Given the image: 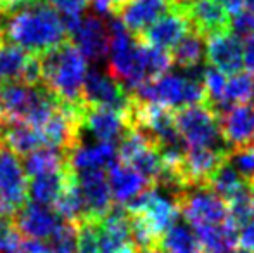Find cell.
I'll return each mask as SVG.
<instances>
[{
    "label": "cell",
    "instance_id": "obj_2",
    "mask_svg": "<svg viewBox=\"0 0 254 253\" xmlns=\"http://www.w3.org/2000/svg\"><path fill=\"white\" fill-rule=\"evenodd\" d=\"M42 85L64 104L83 101V84L88 73V59L73 42H64L40 54Z\"/></svg>",
    "mask_w": 254,
    "mask_h": 253
},
{
    "label": "cell",
    "instance_id": "obj_42",
    "mask_svg": "<svg viewBox=\"0 0 254 253\" xmlns=\"http://www.w3.org/2000/svg\"><path fill=\"white\" fill-rule=\"evenodd\" d=\"M0 215H12V213H10V210L7 208L5 201H3V198H2V194H0Z\"/></svg>",
    "mask_w": 254,
    "mask_h": 253
},
{
    "label": "cell",
    "instance_id": "obj_36",
    "mask_svg": "<svg viewBox=\"0 0 254 253\" xmlns=\"http://www.w3.org/2000/svg\"><path fill=\"white\" fill-rule=\"evenodd\" d=\"M52 9H57L63 16H81L90 5V0H44Z\"/></svg>",
    "mask_w": 254,
    "mask_h": 253
},
{
    "label": "cell",
    "instance_id": "obj_8",
    "mask_svg": "<svg viewBox=\"0 0 254 253\" xmlns=\"http://www.w3.org/2000/svg\"><path fill=\"white\" fill-rule=\"evenodd\" d=\"M0 82H21L26 85H42L40 56L3 40L0 44Z\"/></svg>",
    "mask_w": 254,
    "mask_h": 253
},
{
    "label": "cell",
    "instance_id": "obj_21",
    "mask_svg": "<svg viewBox=\"0 0 254 253\" xmlns=\"http://www.w3.org/2000/svg\"><path fill=\"white\" fill-rule=\"evenodd\" d=\"M107 182H109L113 198L121 206L128 205L131 199H135L147 187L152 186L142 173H138L133 167H130L128 163H123L121 160L120 162H114L109 167Z\"/></svg>",
    "mask_w": 254,
    "mask_h": 253
},
{
    "label": "cell",
    "instance_id": "obj_35",
    "mask_svg": "<svg viewBox=\"0 0 254 253\" xmlns=\"http://www.w3.org/2000/svg\"><path fill=\"white\" fill-rule=\"evenodd\" d=\"M230 30L234 31L235 37L246 38V40L254 37V14L241 9L230 19Z\"/></svg>",
    "mask_w": 254,
    "mask_h": 253
},
{
    "label": "cell",
    "instance_id": "obj_41",
    "mask_svg": "<svg viewBox=\"0 0 254 253\" xmlns=\"http://www.w3.org/2000/svg\"><path fill=\"white\" fill-rule=\"evenodd\" d=\"M221 7H223L227 12H232V14H237L239 10L244 7V2L246 0H216Z\"/></svg>",
    "mask_w": 254,
    "mask_h": 253
},
{
    "label": "cell",
    "instance_id": "obj_12",
    "mask_svg": "<svg viewBox=\"0 0 254 253\" xmlns=\"http://www.w3.org/2000/svg\"><path fill=\"white\" fill-rule=\"evenodd\" d=\"M81 128L87 130L95 141L116 144V141H121V137L128 132L130 125L125 113L102 106H90L85 102Z\"/></svg>",
    "mask_w": 254,
    "mask_h": 253
},
{
    "label": "cell",
    "instance_id": "obj_15",
    "mask_svg": "<svg viewBox=\"0 0 254 253\" xmlns=\"http://www.w3.org/2000/svg\"><path fill=\"white\" fill-rule=\"evenodd\" d=\"M206 61L223 75L241 73L244 66V47L239 37L230 31L206 38Z\"/></svg>",
    "mask_w": 254,
    "mask_h": 253
},
{
    "label": "cell",
    "instance_id": "obj_30",
    "mask_svg": "<svg viewBox=\"0 0 254 253\" xmlns=\"http://www.w3.org/2000/svg\"><path fill=\"white\" fill-rule=\"evenodd\" d=\"M254 92V80L249 73H235L227 80L223 94V104L218 115H223L230 108L239 104H248Z\"/></svg>",
    "mask_w": 254,
    "mask_h": 253
},
{
    "label": "cell",
    "instance_id": "obj_22",
    "mask_svg": "<svg viewBox=\"0 0 254 253\" xmlns=\"http://www.w3.org/2000/svg\"><path fill=\"white\" fill-rule=\"evenodd\" d=\"M0 144L17 156H26L28 153L45 146L40 128L28 123H5L0 122Z\"/></svg>",
    "mask_w": 254,
    "mask_h": 253
},
{
    "label": "cell",
    "instance_id": "obj_19",
    "mask_svg": "<svg viewBox=\"0 0 254 253\" xmlns=\"http://www.w3.org/2000/svg\"><path fill=\"white\" fill-rule=\"evenodd\" d=\"M223 141L230 149L251 144L254 139V106L239 104L220 115Z\"/></svg>",
    "mask_w": 254,
    "mask_h": 253
},
{
    "label": "cell",
    "instance_id": "obj_32",
    "mask_svg": "<svg viewBox=\"0 0 254 253\" xmlns=\"http://www.w3.org/2000/svg\"><path fill=\"white\" fill-rule=\"evenodd\" d=\"M23 234L19 233L12 215H0V253H21Z\"/></svg>",
    "mask_w": 254,
    "mask_h": 253
},
{
    "label": "cell",
    "instance_id": "obj_20",
    "mask_svg": "<svg viewBox=\"0 0 254 253\" xmlns=\"http://www.w3.org/2000/svg\"><path fill=\"white\" fill-rule=\"evenodd\" d=\"M118 158V149L114 142H94L85 144L78 142L73 149L67 151V165L76 173L88 172V170H102L104 167L109 169Z\"/></svg>",
    "mask_w": 254,
    "mask_h": 253
},
{
    "label": "cell",
    "instance_id": "obj_44",
    "mask_svg": "<svg viewBox=\"0 0 254 253\" xmlns=\"http://www.w3.org/2000/svg\"><path fill=\"white\" fill-rule=\"evenodd\" d=\"M220 253H254V252H249V250H246V248H232V250L220 252Z\"/></svg>",
    "mask_w": 254,
    "mask_h": 253
},
{
    "label": "cell",
    "instance_id": "obj_26",
    "mask_svg": "<svg viewBox=\"0 0 254 253\" xmlns=\"http://www.w3.org/2000/svg\"><path fill=\"white\" fill-rule=\"evenodd\" d=\"M67 169L59 170V172H51L44 173V175L31 177L30 182H28V196L31 198L33 203L38 205H47L54 208V203L57 201L59 194L63 192L64 182H66Z\"/></svg>",
    "mask_w": 254,
    "mask_h": 253
},
{
    "label": "cell",
    "instance_id": "obj_29",
    "mask_svg": "<svg viewBox=\"0 0 254 253\" xmlns=\"http://www.w3.org/2000/svg\"><path fill=\"white\" fill-rule=\"evenodd\" d=\"M246 182H248V180L242 179L241 173H239L227 160V162L211 175L209 182H207V187L228 203L242 187H244Z\"/></svg>",
    "mask_w": 254,
    "mask_h": 253
},
{
    "label": "cell",
    "instance_id": "obj_11",
    "mask_svg": "<svg viewBox=\"0 0 254 253\" xmlns=\"http://www.w3.org/2000/svg\"><path fill=\"white\" fill-rule=\"evenodd\" d=\"M71 37H73V44L90 61H101L109 52V23L95 12L81 16L80 23L71 31Z\"/></svg>",
    "mask_w": 254,
    "mask_h": 253
},
{
    "label": "cell",
    "instance_id": "obj_46",
    "mask_svg": "<svg viewBox=\"0 0 254 253\" xmlns=\"http://www.w3.org/2000/svg\"><path fill=\"white\" fill-rule=\"evenodd\" d=\"M168 2L171 3V7H178V5H184V3H187L189 0H168Z\"/></svg>",
    "mask_w": 254,
    "mask_h": 253
},
{
    "label": "cell",
    "instance_id": "obj_7",
    "mask_svg": "<svg viewBox=\"0 0 254 253\" xmlns=\"http://www.w3.org/2000/svg\"><path fill=\"white\" fill-rule=\"evenodd\" d=\"M81 97L90 106H102L121 113H127L131 104L130 92L107 71V68L88 70Z\"/></svg>",
    "mask_w": 254,
    "mask_h": 253
},
{
    "label": "cell",
    "instance_id": "obj_23",
    "mask_svg": "<svg viewBox=\"0 0 254 253\" xmlns=\"http://www.w3.org/2000/svg\"><path fill=\"white\" fill-rule=\"evenodd\" d=\"M195 236L202 247V252L207 253H220L235 248L239 243L237 227L234 226L230 219L227 222L213 224V226H199L194 227Z\"/></svg>",
    "mask_w": 254,
    "mask_h": 253
},
{
    "label": "cell",
    "instance_id": "obj_38",
    "mask_svg": "<svg viewBox=\"0 0 254 253\" xmlns=\"http://www.w3.org/2000/svg\"><path fill=\"white\" fill-rule=\"evenodd\" d=\"M239 243L242 248L249 252H254V220L248 222L246 226L241 227V233H239Z\"/></svg>",
    "mask_w": 254,
    "mask_h": 253
},
{
    "label": "cell",
    "instance_id": "obj_3",
    "mask_svg": "<svg viewBox=\"0 0 254 253\" xmlns=\"http://www.w3.org/2000/svg\"><path fill=\"white\" fill-rule=\"evenodd\" d=\"M59 102L44 85L10 82L0 88V118L5 123L19 122L40 128L52 116Z\"/></svg>",
    "mask_w": 254,
    "mask_h": 253
},
{
    "label": "cell",
    "instance_id": "obj_39",
    "mask_svg": "<svg viewBox=\"0 0 254 253\" xmlns=\"http://www.w3.org/2000/svg\"><path fill=\"white\" fill-rule=\"evenodd\" d=\"M33 2H37V0H0V16L7 17L9 14L16 12L17 9L30 5Z\"/></svg>",
    "mask_w": 254,
    "mask_h": 253
},
{
    "label": "cell",
    "instance_id": "obj_28",
    "mask_svg": "<svg viewBox=\"0 0 254 253\" xmlns=\"http://www.w3.org/2000/svg\"><path fill=\"white\" fill-rule=\"evenodd\" d=\"M159 248L163 253H202L195 233L187 224L177 222L163 234L159 241Z\"/></svg>",
    "mask_w": 254,
    "mask_h": 253
},
{
    "label": "cell",
    "instance_id": "obj_9",
    "mask_svg": "<svg viewBox=\"0 0 254 253\" xmlns=\"http://www.w3.org/2000/svg\"><path fill=\"white\" fill-rule=\"evenodd\" d=\"M0 194L10 213H16L26 205L28 180L23 163L17 155L0 144Z\"/></svg>",
    "mask_w": 254,
    "mask_h": 253
},
{
    "label": "cell",
    "instance_id": "obj_13",
    "mask_svg": "<svg viewBox=\"0 0 254 253\" xmlns=\"http://www.w3.org/2000/svg\"><path fill=\"white\" fill-rule=\"evenodd\" d=\"M76 175L85 203V219L101 222L113 208V194L107 175L102 170H88Z\"/></svg>",
    "mask_w": 254,
    "mask_h": 253
},
{
    "label": "cell",
    "instance_id": "obj_45",
    "mask_svg": "<svg viewBox=\"0 0 254 253\" xmlns=\"http://www.w3.org/2000/svg\"><path fill=\"white\" fill-rule=\"evenodd\" d=\"M137 253H163V252H161L159 247H156V248H147V250H138Z\"/></svg>",
    "mask_w": 254,
    "mask_h": 253
},
{
    "label": "cell",
    "instance_id": "obj_18",
    "mask_svg": "<svg viewBox=\"0 0 254 253\" xmlns=\"http://www.w3.org/2000/svg\"><path fill=\"white\" fill-rule=\"evenodd\" d=\"M170 10L171 3L168 0H128L116 17L133 37H140L154 21Z\"/></svg>",
    "mask_w": 254,
    "mask_h": 253
},
{
    "label": "cell",
    "instance_id": "obj_6",
    "mask_svg": "<svg viewBox=\"0 0 254 253\" xmlns=\"http://www.w3.org/2000/svg\"><path fill=\"white\" fill-rule=\"evenodd\" d=\"M180 215L192 227L213 226L228 220V205L209 187H187L177 198Z\"/></svg>",
    "mask_w": 254,
    "mask_h": 253
},
{
    "label": "cell",
    "instance_id": "obj_14",
    "mask_svg": "<svg viewBox=\"0 0 254 253\" xmlns=\"http://www.w3.org/2000/svg\"><path fill=\"white\" fill-rule=\"evenodd\" d=\"M177 9L187 16L192 30L201 33L204 38L230 30L228 12L216 0H189Z\"/></svg>",
    "mask_w": 254,
    "mask_h": 253
},
{
    "label": "cell",
    "instance_id": "obj_50",
    "mask_svg": "<svg viewBox=\"0 0 254 253\" xmlns=\"http://www.w3.org/2000/svg\"><path fill=\"white\" fill-rule=\"evenodd\" d=\"M253 94H254V92H253Z\"/></svg>",
    "mask_w": 254,
    "mask_h": 253
},
{
    "label": "cell",
    "instance_id": "obj_17",
    "mask_svg": "<svg viewBox=\"0 0 254 253\" xmlns=\"http://www.w3.org/2000/svg\"><path fill=\"white\" fill-rule=\"evenodd\" d=\"M14 215H16L14 222H16L19 233L30 240H49L63 222L61 215L52 206L38 205L33 201L26 203Z\"/></svg>",
    "mask_w": 254,
    "mask_h": 253
},
{
    "label": "cell",
    "instance_id": "obj_31",
    "mask_svg": "<svg viewBox=\"0 0 254 253\" xmlns=\"http://www.w3.org/2000/svg\"><path fill=\"white\" fill-rule=\"evenodd\" d=\"M45 245L47 253H76V224L63 220Z\"/></svg>",
    "mask_w": 254,
    "mask_h": 253
},
{
    "label": "cell",
    "instance_id": "obj_47",
    "mask_svg": "<svg viewBox=\"0 0 254 253\" xmlns=\"http://www.w3.org/2000/svg\"><path fill=\"white\" fill-rule=\"evenodd\" d=\"M5 40V33H3V24H2V21H0V44Z\"/></svg>",
    "mask_w": 254,
    "mask_h": 253
},
{
    "label": "cell",
    "instance_id": "obj_27",
    "mask_svg": "<svg viewBox=\"0 0 254 253\" xmlns=\"http://www.w3.org/2000/svg\"><path fill=\"white\" fill-rule=\"evenodd\" d=\"M173 64L182 70H189L202 64L206 59V38L201 33L190 30L173 49H171Z\"/></svg>",
    "mask_w": 254,
    "mask_h": 253
},
{
    "label": "cell",
    "instance_id": "obj_43",
    "mask_svg": "<svg viewBox=\"0 0 254 253\" xmlns=\"http://www.w3.org/2000/svg\"><path fill=\"white\" fill-rule=\"evenodd\" d=\"M244 10H248V12L254 14V0H246L244 2V7H242Z\"/></svg>",
    "mask_w": 254,
    "mask_h": 253
},
{
    "label": "cell",
    "instance_id": "obj_37",
    "mask_svg": "<svg viewBox=\"0 0 254 253\" xmlns=\"http://www.w3.org/2000/svg\"><path fill=\"white\" fill-rule=\"evenodd\" d=\"M128 0H90L92 7H94V12L97 16H116L118 10L127 3Z\"/></svg>",
    "mask_w": 254,
    "mask_h": 253
},
{
    "label": "cell",
    "instance_id": "obj_10",
    "mask_svg": "<svg viewBox=\"0 0 254 253\" xmlns=\"http://www.w3.org/2000/svg\"><path fill=\"white\" fill-rule=\"evenodd\" d=\"M99 248L101 253H137L131 236L130 215L125 206L116 205L99 222Z\"/></svg>",
    "mask_w": 254,
    "mask_h": 253
},
{
    "label": "cell",
    "instance_id": "obj_16",
    "mask_svg": "<svg viewBox=\"0 0 254 253\" xmlns=\"http://www.w3.org/2000/svg\"><path fill=\"white\" fill-rule=\"evenodd\" d=\"M190 30L192 28L187 16L177 7H171L170 12H166L157 21H154L151 26L137 38L142 44L168 51V49H173Z\"/></svg>",
    "mask_w": 254,
    "mask_h": 253
},
{
    "label": "cell",
    "instance_id": "obj_4",
    "mask_svg": "<svg viewBox=\"0 0 254 253\" xmlns=\"http://www.w3.org/2000/svg\"><path fill=\"white\" fill-rule=\"evenodd\" d=\"M137 101L151 102L166 109H180L185 106L206 102L204 84L192 80L187 75H161L154 80L142 84L130 92Z\"/></svg>",
    "mask_w": 254,
    "mask_h": 253
},
{
    "label": "cell",
    "instance_id": "obj_5",
    "mask_svg": "<svg viewBox=\"0 0 254 253\" xmlns=\"http://www.w3.org/2000/svg\"><path fill=\"white\" fill-rule=\"evenodd\" d=\"M175 125L189 148L227 149L220 127V115L206 102L180 108L175 113Z\"/></svg>",
    "mask_w": 254,
    "mask_h": 253
},
{
    "label": "cell",
    "instance_id": "obj_48",
    "mask_svg": "<svg viewBox=\"0 0 254 253\" xmlns=\"http://www.w3.org/2000/svg\"><path fill=\"white\" fill-rule=\"evenodd\" d=\"M253 144H254V139H253Z\"/></svg>",
    "mask_w": 254,
    "mask_h": 253
},
{
    "label": "cell",
    "instance_id": "obj_24",
    "mask_svg": "<svg viewBox=\"0 0 254 253\" xmlns=\"http://www.w3.org/2000/svg\"><path fill=\"white\" fill-rule=\"evenodd\" d=\"M54 210L61 215L63 220L67 222H80L85 219V203L81 198L78 175L73 169H67L66 182H64L63 192L59 194L57 201L54 203Z\"/></svg>",
    "mask_w": 254,
    "mask_h": 253
},
{
    "label": "cell",
    "instance_id": "obj_25",
    "mask_svg": "<svg viewBox=\"0 0 254 253\" xmlns=\"http://www.w3.org/2000/svg\"><path fill=\"white\" fill-rule=\"evenodd\" d=\"M23 167L26 175H30V179L37 175H44V173L59 172L67 167V151L52 148V146H42V148L35 149L24 156Z\"/></svg>",
    "mask_w": 254,
    "mask_h": 253
},
{
    "label": "cell",
    "instance_id": "obj_40",
    "mask_svg": "<svg viewBox=\"0 0 254 253\" xmlns=\"http://www.w3.org/2000/svg\"><path fill=\"white\" fill-rule=\"evenodd\" d=\"M244 64L251 73H254V37L248 38L244 47Z\"/></svg>",
    "mask_w": 254,
    "mask_h": 253
},
{
    "label": "cell",
    "instance_id": "obj_1",
    "mask_svg": "<svg viewBox=\"0 0 254 253\" xmlns=\"http://www.w3.org/2000/svg\"><path fill=\"white\" fill-rule=\"evenodd\" d=\"M3 23L5 40L30 54H44L67 42V30L63 16L40 0L9 14Z\"/></svg>",
    "mask_w": 254,
    "mask_h": 253
},
{
    "label": "cell",
    "instance_id": "obj_33",
    "mask_svg": "<svg viewBox=\"0 0 254 253\" xmlns=\"http://www.w3.org/2000/svg\"><path fill=\"white\" fill-rule=\"evenodd\" d=\"M76 253H101L99 222L88 219L76 222Z\"/></svg>",
    "mask_w": 254,
    "mask_h": 253
},
{
    "label": "cell",
    "instance_id": "obj_34",
    "mask_svg": "<svg viewBox=\"0 0 254 253\" xmlns=\"http://www.w3.org/2000/svg\"><path fill=\"white\" fill-rule=\"evenodd\" d=\"M228 163L242 175V179L254 184V144L234 148L228 153Z\"/></svg>",
    "mask_w": 254,
    "mask_h": 253
},
{
    "label": "cell",
    "instance_id": "obj_49",
    "mask_svg": "<svg viewBox=\"0 0 254 253\" xmlns=\"http://www.w3.org/2000/svg\"><path fill=\"white\" fill-rule=\"evenodd\" d=\"M0 122H2V118H0Z\"/></svg>",
    "mask_w": 254,
    "mask_h": 253
}]
</instances>
